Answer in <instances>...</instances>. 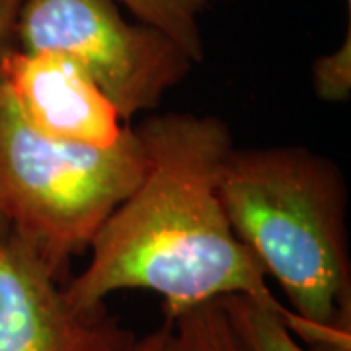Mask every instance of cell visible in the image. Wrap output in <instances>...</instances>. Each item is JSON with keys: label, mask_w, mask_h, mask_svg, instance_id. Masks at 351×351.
<instances>
[{"label": "cell", "mask_w": 351, "mask_h": 351, "mask_svg": "<svg viewBox=\"0 0 351 351\" xmlns=\"http://www.w3.org/2000/svg\"><path fill=\"white\" fill-rule=\"evenodd\" d=\"M133 129L145 176L90 244L86 267L66 279V301L98 313L113 293L145 289L162 297L166 320L232 295L287 308L226 219L219 176L234 143L225 121L158 113Z\"/></svg>", "instance_id": "cell-1"}, {"label": "cell", "mask_w": 351, "mask_h": 351, "mask_svg": "<svg viewBox=\"0 0 351 351\" xmlns=\"http://www.w3.org/2000/svg\"><path fill=\"white\" fill-rule=\"evenodd\" d=\"M219 195L232 232L274 277L313 351H351L348 186L330 158L304 147L226 154Z\"/></svg>", "instance_id": "cell-2"}, {"label": "cell", "mask_w": 351, "mask_h": 351, "mask_svg": "<svg viewBox=\"0 0 351 351\" xmlns=\"http://www.w3.org/2000/svg\"><path fill=\"white\" fill-rule=\"evenodd\" d=\"M145 170L133 125L106 149L53 141L25 123L0 82V215L59 281L66 283L71 262L90 250Z\"/></svg>", "instance_id": "cell-3"}, {"label": "cell", "mask_w": 351, "mask_h": 351, "mask_svg": "<svg viewBox=\"0 0 351 351\" xmlns=\"http://www.w3.org/2000/svg\"><path fill=\"white\" fill-rule=\"evenodd\" d=\"M16 47L78 64L127 125L156 110L195 64L158 27L129 22L117 0H24Z\"/></svg>", "instance_id": "cell-4"}, {"label": "cell", "mask_w": 351, "mask_h": 351, "mask_svg": "<svg viewBox=\"0 0 351 351\" xmlns=\"http://www.w3.org/2000/svg\"><path fill=\"white\" fill-rule=\"evenodd\" d=\"M63 285L10 232L0 239V351H125L135 341L108 308L78 313Z\"/></svg>", "instance_id": "cell-5"}, {"label": "cell", "mask_w": 351, "mask_h": 351, "mask_svg": "<svg viewBox=\"0 0 351 351\" xmlns=\"http://www.w3.org/2000/svg\"><path fill=\"white\" fill-rule=\"evenodd\" d=\"M0 82L25 123L43 137L106 149L125 133L112 100L66 57L14 47L0 61Z\"/></svg>", "instance_id": "cell-6"}, {"label": "cell", "mask_w": 351, "mask_h": 351, "mask_svg": "<svg viewBox=\"0 0 351 351\" xmlns=\"http://www.w3.org/2000/svg\"><path fill=\"white\" fill-rule=\"evenodd\" d=\"M219 302L248 351H313L297 341L302 324L289 308H274L244 295L225 297Z\"/></svg>", "instance_id": "cell-7"}, {"label": "cell", "mask_w": 351, "mask_h": 351, "mask_svg": "<svg viewBox=\"0 0 351 351\" xmlns=\"http://www.w3.org/2000/svg\"><path fill=\"white\" fill-rule=\"evenodd\" d=\"M135 20L154 25L191 57L197 64L203 61V36L199 18L213 0H117Z\"/></svg>", "instance_id": "cell-8"}, {"label": "cell", "mask_w": 351, "mask_h": 351, "mask_svg": "<svg viewBox=\"0 0 351 351\" xmlns=\"http://www.w3.org/2000/svg\"><path fill=\"white\" fill-rule=\"evenodd\" d=\"M170 322L166 351H248L232 330L221 302H207Z\"/></svg>", "instance_id": "cell-9"}, {"label": "cell", "mask_w": 351, "mask_h": 351, "mask_svg": "<svg viewBox=\"0 0 351 351\" xmlns=\"http://www.w3.org/2000/svg\"><path fill=\"white\" fill-rule=\"evenodd\" d=\"M313 86L324 101L350 100L351 96V12H348L346 39L339 47L313 63Z\"/></svg>", "instance_id": "cell-10"}, {"label": "cell", "mask_w": 351, "mask_h": 351, "mask_svg": "<svg viewBox=\"0 0 351 351\" xmlns=\"http://www.w3.org/2000/svg\"><path fill=\"white\" fill-rule=\"evenodd\" d=\"M24 0H0V61L16 47V25Z\"/></svg>", "instance_id": "cell-11"}, {"label": "cell", "mask_w": 351, "mask_h": 351, "mask_svg": "<svg viewBox=\"0 0 351 351\" xmlns=\"http://www.w3.org/2000/svg\"><path fill=\"white\" fill-rule=\"evenodd\" d=\"M168 336H170V322L164 320L162 326L149 332L143 338H135V341L125 351H166L168 348Z\"/></svg>", "instance_id": "cell-12"}, {"label": "cell", "mask_w": 351, "mask_h": 351, "mask_svg": "<svg viewBox=\"0 0 351 351\" xmlns=\"http://www.w3.org/2000/svg\"><path fill=\"white\" fill-rule=\"evenodd\" d=\"M8 232H10V230H8V225H6V221L2 219V215H0V239L6 237Z\"/></svg>", "instance_id": "cell-13"}, {"label": "cell", "mask_w": 351, "mask_h": 351, "mask_svg": "<svg viewBox=\"0 0 351 351\" xmlns=\"http://www.w3.org/2000/svg\"><path fill=\"white\" fill-rule=\"evenodd\" d=\"M348 2V12H351V0H346Z\"/></svg>", "instance_id": "cell-14"}]
</instances>
